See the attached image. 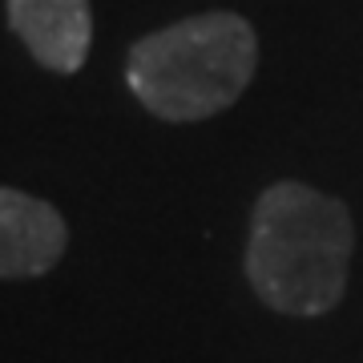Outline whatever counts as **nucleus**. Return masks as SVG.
I'll use <instances>...</instances> for the list:
<instances>
[{"mask_svg":"<svg viewBox=\"0 0 363 363\" xmlns=\"http://www.w3.org/2000/svg\"><path fill=\"white\" fill-rule=\"evenodd\" d=\"M259 69V37L238 13H202L150 33L130 49V89L166 121L230 109Z\"/></svg>","mask_w":363,"mask_h":363,"instance_id":"2","label":"nucleus"},{"mask_svg":"<svg viewBox=\"0 0 363 363\" xmlns=\"http://www.w3.org/2000/svg\"><path fill=\"white\" fill-rule=\"evenodd\" d=\"M69 242L65 218L33 194L0 186V279L52 271Z\"/></svg>","mask_w":363,"mask_h":363,"instance_id":"3","label":"nucleus"},{"mask_svg":"<svg viewBox=\"0 0 363 363\" xmlns=\"http://www.w3.org/2000/svg\"><path fill=\"white\" fill-rule=\"evenodd\" d=\"M9 25L52 73H77L93 45L89 0H9Z\"/></svg>","mask_w":363,"mask_h":363,"instance_id":"4","label":"nucleus"},{"mask_svg":"<svg viewBox=\"0 0 363 363\" xmlns=\"http://www.w3.org/2000/svg\"><path fill=\"white\" fill-rule=\"evenodd\" d=\"M355 250L351 210L303 182H274L250 214L247 274L255 295L283 315L331 311Z\"/></svg>","mask_w":363,"mask_h":363,"instance_id":"1","label":"nucleus"}]
</instances>
